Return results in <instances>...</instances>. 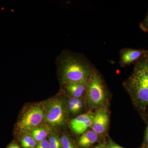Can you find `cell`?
Returning a JSON list of instances; mask_svg holds the SVG:
<instances>
[{
	"label": "cell",
	"mask_w": 148,
	"mask_h": 148,
	"mask_svg": "<svg viewBox=\"0 0 148 148\" xmlns=\"http://www.w3.org/2000/svg\"><path fill=\"white\" fill-rule=\"evenodd\" d=\"M106 148H124L123 147H121L118 145H116L115 143L113 142H110L108 146H106Z\"/></svg>",
	"instance_id": "18"
},
{
	"label": "cell",
	"mask_w": 148,
	"mask_h": 148,
	"mask_svg": "<svg viewBox=\"0 0 148 148\" xmlns=\"http://www.w3.org/2000/svg\"><path fill=\"white\" fill-rule=\"evenodd\" d=\"M36 148H50V144L47 140L44 139L39 143Z\"/></svg>",
	"instance_id": "17"
},
{
	"label": "cell",
	"mask_w": 148,
	"mask_h": 148,
	"mask_svg": "<svg viewBox=\"0 0 148 148\" xmlns=\"http://www.w3.org/2000/svg\"><path fill=\"white\" fill-rule=\"evenodd\" d=\"M50 148H62L61 140L56 135H52L49 138Z\"/></svg>",
	"instance_id": "13"
},
{
	"label": "cell",
	"mask_w": 148,
	"mask_h": 148,
	"mask_svg": "<svg viewBox=\"0 0 148 148\" xmlns=\"http://www.w3.org/2000/svg\"><path fill=\"white\" fill-rule=\"evenodd\" d=\"M44 117V112L40 106H32L21 117L17 123V128L21 132L33 130L41 123Z\"/></svg>",
	"instance_id": "4"
},
{
	"label": "cell",
	"mask_w": 148,
	"mask_h": 148,
	"mask_svg": "<svg viewBox=\"0 0 148 148\" xmlns=\"http://www.w3.org/2000/svg\"><path fill=\"white\" fill-rule=\"evenodd\" d=\"M98 139V134L93 130H88L81 136L79 140L78 144L82 147H88L95 143Z\"/></svg>",
	"instance_id": "9"
},
{
	"label": "cell",
	"mask_w": 148,
	"mask_h": 148,
	"mask_svg": "<svg viewBox=\"0 0 148 148\" xmlns=\"http://www.w3.org/2000/svg\"><path fill=\"white\" fill-rule=\"evenodd\" d=\"M21 146L24 148H36V142L32 136L26 135L21 139Z\"/></svg>",
	"instance_id": "12"
},
{
	"label": "cell",
	"mask_w": 148,
	"mask_h": 148,
	"mask_svg": "<svg viewBox=\"0 0 148 148\" xmlns=\"http://www.w3.org/2000/svg\"><path fill=\"white\" fill-rule=\"evenodd\" d=\"M106 146L103 143L99 144L98 145L96 146L94 148H106Z\"/></svg>",
	"instance_id": "21"
},
{
	"label": "cell",
	"mask_w": 148,
	"mask_h": 148,
	"mask_svg": "<svg viewBox=\"0 0 148 148\" xmlns=\"http://www.w3.org/2000/svg\"><path fill=\"white\" fill-rule=\"evenodd\" d=\"M7 148H21L16 143H12L9 145Z\"/></svg>",
	"instance_id": "20"
},
{
	"label": "cell",
	"mask_w": 148,
	"mask_h": 148,
	"mask_svg": "<svg viewBox=\"0 0 148 148\" xmlns=\"http://www.w3.org/2000/svg\"><path fill=\"white\" fill-rule=\"evenodd\" d=\"M108 95V90L103 78L95 69L88 84L86 96L88 105L92 108L103 106L107 101Z\"/></svg>",
	"instance_id": "3"
},
{
	"label": "cell",
	"mask_w": 148,
	"mask_h": 148,
	"mask_svg": "<svg viewBox=\"0 0 148 148\" xmlns=\"http://www.w3.org/2000/svg\"><path fill=\"white\" fill-rule=\"evenodd\" d=\"M61 141L63 148H75L70 138L67 135H63L61 137Z\"/></svg>",
	"instance_id": "14"
},
{
	"label": "cell",
	"mask_w": 148,
	"mask_h": 148,
	"mask_svg": "<svg viewBox=\"0 0 148 148\" xmlns=\"http://www.w3.org/2000/svg\"><path fill=\"white\" fill-rule=\"evenodd\" d=\"M46 121L53 126L63 125L66 121V112L64 103L60 99L54 98L47 103Z\"/></svg>",
	"instance_id": "5"
},
{
	"label": "cell",
	"mask_w": 148,
	"mask_h": 148,
	"mask_svg": "<svg viewBox=\"0 0 148 148\" xmlns=\"http://www.w3.org/2000/svg\"><path fill=\"white\" fill-rule=\"evenodd\" d=\"M47 135V132L43 128H36L32 131V136L36 142H39L45 139Z\"/></svg>",
	"instance_id": "11"
},
{
	"label": "cell",
	"mask_w": 148,
	"mask_h": 148,
	"mask_svg": "<svg viewBox=\"0 0 148 148\" xmlns=\"http://www.w3.org/2000/svg\"><path fill=\"white\" fill-rule=\"evenodd\" d=\"M140 27L143 32H148V11L145 18L140 23Z\"/></svg>",
	"instance_id": "16"
},
{
	"label": "cell",
	"mask_w": 148,
	"mask_h": 148,
	"mask_svg": "<svg viewBox=\"0 0 148 148\" xmlns=\"http://www.w3.org/2000/svg\"><path fill=\"white\" fill-rule=\"evenodd\" d=\"M79 100V98H74V97L71 98L69 100V103H68V108L69 110L73 113L77 112L76 106L77 103Z\"/></svg>",
	"instance_id": "15"
},
{
	"label": "cell",
	"mask_w": 148,
	"mask_h": 148,
	"mask_svg": "<svg viewBox=\"0 0 148 148\" xmlns=\"http://www.w3.org/2000/svg\"><path fill=\"white\" fill-rule=\"evenodd\" d=\"M109 122L108 114L106 109H99L94 114L93 122L91 127L92 130L98 135H102L106 132Z\"/></svg>",
	"instance_id": "7"
},
{
	"label": "cell",
	"mask_w": 148,
	"mask_h": 148,
	"mask_svg": "<svg viewBox=\"0 0 148 148\" xmlns=\"http://www.w3.org/2000/svg\"><path fill=\"white\" fill-rule=\"evenodd\" d=\"M148 51V49H136L125 48L120 51L119 64L122 68L134 64L144 54Z\"/></svg>",
	"instance_id": "6"
},
{
	"label": "cell",
	"mask_w": 148,
	"mask_h": 148,
	"mask_svg": "<svg viewBox=\"0 0 148 148\" xmlns=\"http://www.w3.org/2000/svg\"><path fill=\"white\" fill-rule=\"evenodd\" d=\"M94 114L89 111L86 113L80 115L75 118L72 119L71 121V126L74 132H75L79 127H81L85 123L93 119Z\"/></svg>",
	"instance_id": "10"
},
{
	"label": "cell",
	"mask_w": 148,
	"mask_h": 148,
	"mask_svg": "<svg viewBox=\"0 0 148 148\" xmlns=\"http://www.w3.org/2000/svg\"><path fill=\"white\" fill-rule=\"evenodd\" d=\"M88 83H67L63 84L65 90L74 98H79L86 94Z\"/></svg>",
	"instance_id": "8"
},
{
	"label": "cell",
	"mask_w": 148,
	"mask_h": 148,
	"mask_svg": "<svg viewBox=\"0 0 148 148\" xmlns=\"http://www.w3.org/2000/svg\"><path fill=\"white\" fill-rule=\"evenodd\" d=\"M146 140L147 143H148V125L147 126L146 131Z\"/></svg>",
	"instance_id": "22"
},
{
	"label": "cell",
	"mask_w": 148,
	"mask_h": 148,
	"mask_svg": "<svg viewBox=\"0 0 148 148\" xmlns=\"http://www.w3.org/2000/svg\"><path fill=\"white\" fill-rule=\"evenodd\" d=\"M133 72L125 87L140 108L148 105V51L134 64Z\"/></svg>",
	"instance_id": "2"
},
{
	"label": "cell",
	"mask_w": 148,
	"mask_h": 148,
	"mask_svg": "<svg viewBox=\"0 0 148 148\" xmlns=\"http://www.w3.org/2000/svg\"><path fill=\"white\" fill-rule=\"evenodd\" d=\"M56 64L62 84L71 82L88 83L95 69L84 55L69 49L61 51L56 58Z\"/></svg>",
	"instance_id": "1"
},
{
	"label": "cell",
	"mask_w": 148,
	"mask_h": 148,
	"mask_svg": "<svg viewBox=\"0 0 148 148\" xmlns=\"http://www.w3.org/2000/svg\"><path fill=\"white\" fill-rule=\"evenodd\" d=\"M83 107V103L80 100H79V102H78V103H77L76 108H77V112H78L80 110L82 109Z\"/></svg>",
	"instance_id": "19"
}]
</instances>
